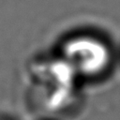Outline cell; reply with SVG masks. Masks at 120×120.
Returning <instances> with one entry per match:
<instances>
[{
    "label": "cell",
    "mask_w": 120,
    "mask_h": 120,
    "mask_svg": "<svg viewBox=\"0 0 120 120\" xmlns=\"http://www.w3.org/2000/svg\"><path fill=\"white\" fill-rule=\"evenodd\" d=\"M84 82L106 78L112 70L115 53L104 36L93 31H78L68 36L57 53Z\"/></svg>",
    "instance_id": "cell-1"
}]
</instances>
